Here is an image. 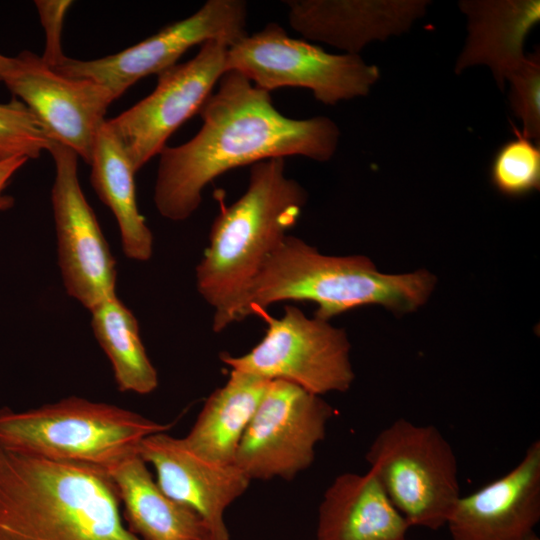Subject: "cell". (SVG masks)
I'll return each instance as SVG.
<instances>
[{"label":"cell","instance_id":"1","mask_svg":"<svg viewBox=\"0 0 540 540\" xmlns=\"http://www.w3.org/2000/svg\"><path fill=\"white\" fill-rule=\"evenodd\" d=\"M198 114L197 134L159 154L154 203L171 221L188 219L204 188L229 170L288 156L327 161L339 142V128L330 118H289L276 109L270 92L235 71L222 75Z\"/></svg>","mask_w":540,"mask_h":540},{"label":"cell","instance_id":"2","mask_svg":"<svg viewBox=\"0 0 540 540\" xmlns=\"http://www.w3.org/2000/svg\"><path fill=\"white\" fill-rule=\"evenodd\" d=\"M306 201V190L286 176L284 158L251 165L246 191L213 221L196 267V287L213 309L215 332L248 317L253 286Z\"/></svg>","mask_w":540,"mask_h":540},{"label":"cell","instance_id":"3","mask_svg":"<svg viewBox=\"0 0 540 540\" xmlns=\"http://www.w3.org/2000/svg\"><path fill=\"white\" fill-rule=\"evenodd\" d=\"M105 469L0 446V540H142Z\"/></svg>","mask_w":540,"mask_h":540},{"label":"cell","instance_id":"4","mask_svg":"<svg viewBox=\"0 0 540 540\" xmlns=\"http://www.w3.org/2000/svg\"><path fill=\"white\" fill-rule=\"evenodd\" d=\"M436 278L425 269L384 274L362 255L328 256L287 235L265 263L248 301V316L282 301L317 305L314 317L329 321L365 305L403 314L417 310L431 295Z\"/></svg>","mask_w":540,"mask_h":540},{"label":"cell","instance_id":"5","mask_svg":"<svg viewBox=\"0 0 540 540\" xmlns=\"http://www.w3.org/2000/svg\"><path fill=\"white\" fill-rule=\"evenodd\" d=\"M171 426L116 405L71 396L21 412L1 408L0 446L109 471L138 454L145 437Z\"/></svg>","mask_w":540,"mask_h":540},{"label":"cell","instance_id":"6","mask_svg":"<svg viewBox=\"0 0 540 540\" xmlns=\"http://www.w3.org/2000/svg\"><path fill=\"white\" fill-rule=\"evenodd\" d=\"M365 457L411 527L437 530L446 525L461 496L458 464L435 426L400 418L376 436Z\"/></svg>","mask_w":540,"mask_h":540},{"label":"cell","instance_id":"7","mask_svg":"<svg viewBox=\"0 0 540 540\" xmlns=\"http://www.w3.org/2000/svg\"><path fill=\"white\" fill-rule=\"evenodd\" d=\"M227 71L240 73L267 92L282 87L309 89L326 105L366 96L380 78L379 68L359 55L330 54L290 37L274 22L228 48Z\"/></svg>","mask_w":540,"mask_h":540},{"label":"cell","instance_id":"8","mask_svg":"<svg viewBox=\"0 0 540 540\" xmlns=\"http://www.w3.org/2000/svg\"><path fill=\"white\" fill-rule=\"evenodd\" d=\"M259 315L267 322L263 339L242 356H221L231 370L287 381L319 396L350 388L354 372L343 329L309 318L293 305H287L279 318Z\"/></svg>","mask_w":540,"mask_h":540},{"label":"cell","instance_id":"9","mask_svg":"<svg viewBox=\"0 0 540 540\" xmlns=\"http://www.w3.org/2000/svg\"><path fill=\"white\" fill-rule=\"evenodd\" d=\"M333 408L298 385L269 381L239 442L235 464L252 479L294 478L314 460Z\"/></svg>","mask_w":540,"mask_h":540},{"label":"cell","instance_id":"10","mask_svg":"<svg viewBox=\"0 0 540 540\" xmlns=\"http://www.w3.org/2000/svg\"><path fill=\"white\" fill-rule=\"evenodd\" d=\"M247 17V4L242 0H209L191 16L122 51L92 60L66 56L53 69L67 77L98 83L116 100L140 79L177 64L193 46L218 40L230 47L248 34Z\"/></svg>","mask_w":540,"mask_h":540},{"label":"cell","instance_id":"11","mask_svg":"<svg viewBox=\"0 0 540 540\" xmlns=\"http://www.w3.org/2000/svg\"><path fill=\"white\" fill-rule=\"evenodd\" d=\"M228 48L222 41L205 42L192 59L158 74L157 85L147 97L106 120L136 172L199 112L226 72Z\"/></svg>","mask_w":540,"mask_h":540},{"label":"cell","instance_id":"12","mask_svg":"<svg viewBox=\"0 0 540 540\" xmlns=\"http://www.w3.org/2000/svg\"><path fill=\"white\" fill-rule=\"evenodd\" d=\"M55 163L51 202L58 265L65 290L89 311L116 295V261L79 182L78 156L51 141Z\"/></svg>","mask_w":540,"mask_h":540},{"label":"cell","instance_id":"13","mask_svg":"<svg viewBox=\"0 0 540 540\" xmlns=\"http://www.w3.org/2000/svg\"><path fill=\"white\" fill-rule=\"evenodd\" d=\"M1 82L35 114L52 141L90 164L105 114L115 100L107 88L64 76L31 51L11 57Z\"/></svg>","mask_w":540,"mask_h":540},{"label":"cell","instance_id":"14","mask_svg":"<svg viewBox=\"0 0 540 540\" xmlns=\"http://www.w3.org/2000/svg\"><path fill=\"white\" fill-rule=\"evenodd\" d=\"M138 455L153 466L155 481L169 498L197 513L215 540H229L225 510L251 481L236 464L208 460L167 432L145 437Z\"/></svg>","mask_w":540,"mask_h":540},{"label":"cell","instance_id":"15","mask_svg":"<svg viewBox=\"0 0 540 540\" xmlns=\"http://www.w3.org/2000/svg\"><path fill=\"white\" fill-rule=\"evenodd\" d=\"M540 520V441L508 473L460 496L446 525L452 540H527Z\"/></svg>","mask_w":540,"mask_h":540},{"label":"cell","instance_id":"16","mask_svg":"<svg viewBox=\"0 0 540 540\" xmlns=\"http://www.w3.org/2000/svg\"><path fill=\"white\" fill-rule=\"evenodd\" d=\"M425 0H288L290 26L304 38L359 52L371 41L407 31L425 14Z\"/></svg>","mask_w":540,"mask_h":540},{"label":"cell","instance_id":"17","mask_svg":"<svg viewBox=\"0 0 540 540\" xmlns=\"http://www.w3.org/2000/svg\"><path fill=\"white\" fill-rule=\"evenodd\" d=\"M411 526L376 476L343 473L324 493L317 540H405Z\"/></svg>","mask_w":540,"mask_h":540},{"label":"cell","instance_id":"18","mask_svg":"<svg viewBox=\"0 0 540 540\" xmlns=\"http://www.w3.org/2000/svg\"><path fill=\"white\" fill-rule=\"evenodd\" d=\"M459 7L468 18V37L455 72L487 65L502 89L506 76L526 55L524 42L540 21V1L464 0Z\"/></svg>","mask_w":540,"mask_h":540},{"label":"cell","instance_id":"19","mask_svg":"<svg viewBox=\"0 0 540 540\" xmlns=\"http://www.w3.org/2000/svg\"><path fill=\"white\" fill-rule=\"evenodd\" d=\"M108 473L124 506L128 529L142 540H202L210 534L197 513L159 488L138 454Z\"/></svg>","mask_w":540,"mask_h":540},{"label":"cell","instance_id":"20","mask_svg":"<svg viewBox=\"0 0 540 540\" xmlns=\"http://www.w3.org/2000/svg\"><path fill=\"white\" fill-rule=\"evenodd\" d=\"M269 381L231 370L224 386L205 401L184 441L198 455L223 464H235L239 442Z\"/></svg>","mask_w":540,"mask_h":540},{"label":"cell","instance_id":"21","mask_svg":"<svg viewBox=\"0 0 540 540\" xmlns=\"http://www.w3.org/2000/svg\"><path fill=\"white\" fill-rule=\"evenodd\" d=\"M89 165L91 185L118 223L123 253L135 261H148L153 254V235L138 209L136 171L106 121Z\"/></svg>","mask_w":540,"mask_h":540},{"label":"cell","instance_id":"22","mask_svg":"<svg viewBox=\"0 0 540 540\" xmlns=\"http://www.w3.org/2000/svg\"><path fill=\"white\" fill-rule=\"evenodd\" d=\"M94 336L108 357L121 392L146 395L158 386V373L151 363L139 333L137 319L117 296L91 310Z\"/></svg>","mask_w":540,"mask_h":540},{"label":"cell","instance_id":"23","mask_svg":"<svg viewBox=\"0 0 540 540\" xmlns=\"http://www.w3.org/2000/svg\"><path fill=\"white\" fill-rule=\"evenodd\" d=\"M514 135L497 150L490 179L501 194L522 197L540 188V146L515 127Z\"/></svg>","mask_w":540,"mask_h":540},{"label":"cell","instance_id":"24","mask_svg":"<svg viewBox=\"0 0 540 540\" xmlns=\"http://www.w3.org/2000/svg\"><path fill=\"white\" fill-rule=\"evenodd\" d=\"M51 141L44 125L22 101L14 97L0 103V160L38 158Z\"/></svg>","mask_w":540,"mask_h":540},{"label":"cell","instance_id":"25","mask_svg":"<svg viewBox=\"0 0 540 540\" xmlns=\"http://www.w3.org/2000/svg\"><path fill=\"white\" fill-rule=\"evenodd\" d=\"M510 83L509 102L514 115L522 122V134L540 140V52L525 55L506 76Z\"/></svg>","mask_w":540,"mask_h":540},{"label":"cell","instance_id":"26","mask_svg":"<svg viewBox=\"0 0 540 540\" xmlns=\"http://www.w3.org/2000/svg\"><path fill=\"white\" fill-rule=\"evenodd\" d=\"M34 4L45 35V47L41 57L48 66L53 68L66 57L62 49V30L65 16L73 2L37 0Z\"/></svg>","mask_w":540,"mask_h":540},{"label":"cell","instance_id":"27","mask_svg":"<svg viewBox=\"0 0 540 540\" xmlns=\"http://www.w3.org/2000/svg\"><path fill=\"white\" fill-rule=\"evenodd\" d=\"M27 161L28 159L25 157H13L0 160V211L7 210L13 206V198L4 194V190L14 174Z\"/></svg>","mask_w":540,"mask_h":540},{"label":"cell","instance_id":"28","mask_svg":"<svg viewBox=\"0 0 540 540\" xmlns=\"http://www.w3.org/2000/svg\"><path fill=\"white\" fill-rule=\"evenodd\" d=\"M10 62L11 57L5 56L0 53V81H2V77L6 72L7 68L9 67Z\"/></svg>","mask_w":540,"mask_h":540},{"label":"cell","instance_id":"29","mask_svg":"<svg viewBox=\"0 0 540 540\" xmlns=\"http://www.w3.org/2000/svg\"><path fill=\"white\" fill-rule=\"evenodd\" d=\"M527 540H540V538L536 535V533H533Z\"/></svg>","mask_w":540,"mask_h":540},{"label":"cell","instance_id":"30","mask_svg":"<svg viewBox=\"0 0 540 540\" xmlns=\"http://www.w3.org/2000/svg\"><path fill=\"white\" fill-rule=\"evenodd\" d=\"M202 540H215L211 534H207Z\"/></svg>","mask_w":540,"mask_h":540},{"label":"cell","instance_id":"31","mask_svg":"<svg viewBox=\"0 0 540 540\" xmlns=\"http://www.w3.org/2000/svg\"><path fill=\"white\" fill-rule=\"evenodd\" d=\"M405 540H408V539H405Z\"/></svg>","mask_w":540,"mask_h":540}]
</instances>
